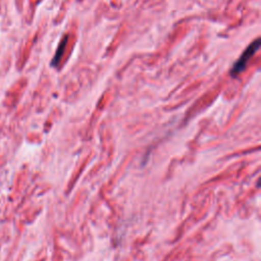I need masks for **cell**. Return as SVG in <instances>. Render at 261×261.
I'll list each match as a JSON object with an SVG mask.
<instances>
[{
	"label": "cell",
	"instance_id": "6da1fadb",
	"mask_svg": "<svg viewBox=\"0 0 261 261\" xmlns=\"http://www.w3.org/2000/svg\"><path fill=\"white\" fill-rule=\"evenodd\" d=\"M259 47H260V39H256L247 47V49L242 53L240 58L233 63L232 67L230 69L229 74L232 77H237L246 69L249 60L255 55V53L258 51Z\"/></svg>",
	"mask_w": 261,
	"mask_h": 261
},
{
	"label": "cell",
	"instance_id": "7a4b0ae2",
	"mask_svg": "<svg viewBox=\"0 0 261 261\" xmlns=\"http://www.w3.org/2000/svg\"><path fill=\"white\" fill-rule=\"evenodd\" d=\"M67 39H68V36L64 37V38L61 40V42L59 43L58 48H57V50H56V52H55V54H54V57H53V59H52V61H51V66H57V65H58V63H59V61H60V59H61V57H62V55H63V53H64L65 45H66V43H67Z\"/></svg>",
	"mask_w": 261,
	"mask_h": 261
}]
</instances>
